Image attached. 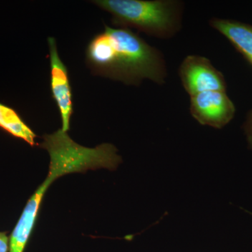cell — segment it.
Masks as SVG:
<instances>
[{"mask_svg":"<svg viewBox=\"0 0 252 252\" xmlns=\"http://www.w3.org/2000/svg\"><path fill=\"white\" fill-rule=\"evenodd\" d=\"M0 127L17 138L35 145L36 134L14 109L0 102Z\"/></svg>","mask_w":252,"mask_h":252,"instance_id":"9c48e42d","label":"cell"},{"mask_svg":"<svg viewBox=\"0 0 252 252\" xmlns=\"http://www.w3.org/2000/svg\"><path fill=\"white\" fill-rule=\"evenodd\" d=\"M9 239L6 233H0V252H9Z\"/></svg>","mask_w":252,"mask_h":252,"instance_id":"8fae6325","label":"cell"},{"mask_svg":"<svg viewBox=\"0 0 252 252\" xmlns=\"http://www.w3.org/2000/svg\"><path fill=\"white\" fill-rule=\"evenodd\" d=\"M49 49L50 69H51V95L57 104L61 121L62 130H69V122L73 114V95L69 82L67 66L63 62L58 52L56 39L53 36L47 38Z\"/></svg>","mask_w":252,"mask_h":252,"instance_id":"8992f818","label":"cell"},{"mask_svg":"<svg viewBox=\"0 0 252 252\" xmlns=\"http://www.w3.org/2000/svg\"><path fill=\"white\" fill-rule=\"evenodd\" d=\"M85 62L94 75L139 86L144 79L162 85L167 69L163 54L129 28L104 30L89 41Z\"/></svg>","mask_w":252,"mask_h":252,"instance_id":"6da1fadb","label":"cell"},{"mask_svg":"<svg viewBox=\"0 0 252 252\" xmlns=\"http://www.w3.org/2000/svg\"><path fill=\"white\" fill-rule=\"evenodd\" d=\"M251 215H252V214H251Z\"/></svg>","mask_w":252,"mask_h":252,"instance_id":"7c38bea8","label":"cell"},{"mask_svg":"<svg viewBox=\"0 0 252 252\" xmlns=\"http://www.w3.org/2000/svg\"><path fill=\"white\" fill-rule=\"evenodd\" d=\"M43 138L44 141L39 146L49 154V172L46 180L51 184L63 175L74 172L102 167L114 170L122 162V157L113 144H99L95 148L83 147L61 128L44 135Z\"/></svg>","mask_w":252,"mask_h":252,"instance_id":"3957f363","label":"cell"},{"mask_svg":"<svg viewBox=\"0 0 252 252\" xmlns=\"http://www.w3.org/2000/svg\"><path fill=\"white\" fill-rule=\"evenodd\" d=\"M112 15L117 28H132L149 36L167 39L180 32L185 3L180 0H94Z\"/></svg>","mask_w":252,"mask_h":252,"instance_id":"7a4b0ae2","label":"cell"},{"mask_svg":"<svg viewBox=\"0 0 252 252\" xmlns=\"http://www.w3.org/2000/svg\"><path fill=\"white\" fill-rule=\"evenodd\" d=\"M244 129L247 135L249 146L252 149V110L249 114L248 119L244 125Z\"/></svg>","mask_w":252,"mask_h":252,"instance_id":"30bf717a","label":"cell"},{"mask_svg":"<svg viewBox=\"0 0 252 252\" xmlns=\"http://www.w3.org/2000/svg\"><path fill=\"white\" fill-rule=\"evenodd\" d=\"M178 72L190 97L207 91H226L224 76L204 56L189 55L181 63Z\"/></svg>","mask_w":252,"mask_h":252,"instance_id":"277c9868","label":"cell"},{"mask_svg":"<svg viewBox=\"0 0 252 252\" xmlns=\"http://www.w3.org/2000/svg\"><path fill=\"white\" fill-rule=\"evenodd\" d=\"M209 23L212 28L228 39L252 65V26L218 18H212Z\"/></svg>","mask_w":252,"mask_h":252,"instance_id":"ba28073f","label":"cell"},{"mask_svg":"<svg viewBox=\"0 0 252 252\" xmlns=\"http://www.w3.org/2000/svg\"><path fill=\"white\" fill-rule=\"evenodd\" d=\"M190 113L201 125L220 129L234 117L235 107L225 91H207L190 97Z\"/></svg>","mask_w":252,"mask_h":252,"instance_id":"5b68a950","label":"cell"},{"mask_svg":"<svg viewBox=\"0 0 252 252\" xmlns=\"http://www.w3.org/2000/svg\"><path fill=\"white\" fill-rule=\"evenodd\" d=\"M44 181L28 200L18 223L10 235L9 252H23L32 234L39 214L41 201L51 186Z\"/></svg>","mask_w":252,"mask_h":252,"instance_id":"52a82bcc","label":"cell"}]
</instances>
